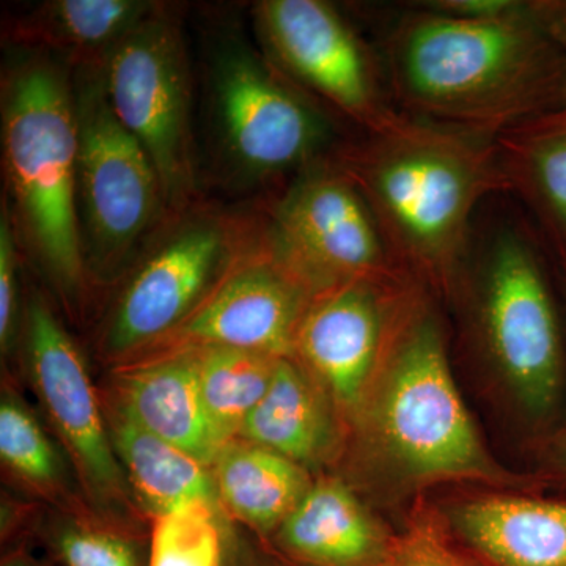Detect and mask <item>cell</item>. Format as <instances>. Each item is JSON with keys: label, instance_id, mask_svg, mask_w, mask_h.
I'll return each instance as SVG.
<instances>
[{"label": "cell", "instance_id": "cell-13", "mask_svg": "<svg viewBox=\"0 0 566 566\" xmlns=\"http://www.w3.org/2000/svg\"><path fill=\"white\" fill-rule=\"evenodd\" d=\"M422 296L415 279L338 283L312 297L293 359L340 415H359L401 324Z\"/></svg>", "mask_w": 566, "mask_h": 566}, {"label": "cell", "instance_id": "cell-21", "mask_svg": "<svg viewBox=\"0 0 566 566\" xmlns=\"http://www.w3.org/2000/svg\"><path fill=\"white\" fill-rule=\"evenodd\" d=\"M103 406L115 455L145 516L153 521L197 501L221 506L210 465L142 428L112 398Z\"/></svg>", "mask_w": 566, "mask_h": 566}, {"label": "cell", "instance_id": "cell-16", "mask_svg": "<svg viewBox=\"0 0 566 566\" xmlns=\"http://www.w3.org/2000/svg\"><path fill=\"white\" fill-rule=\"evenodd\" d=\"M390 536L344 480L324 475L268 543L293 566H378Z\"/></svg>", "mask_w": 566, "mask_h": 566}, {"label": "cell", "instance_id": "cell-15", "mask_svg": "<svg viewBox=\"0 0 566 566\" xmlns=\"http://www.w3.org/2000/svg\"><path fill=\"white\" fill-rule=\"evenodd\" d=\"M447 520L494 566H566V494H476L450 506Z\"/></svg>", "mask_w": 566, "mask_h": 566}, {"label": "cell", "instance_id": "cell-31", "mask_svg": "<svg viewBox=\"0 0 566 566\" xmlns=\"http://www.w3.org/2000/svg\"><path fill=\"white\" fill-rule=\"evenodd\" d=\"M542 476H545L547 485L566 490V427L557 430L547 441L546 471Z\"/></svg>", "mask_w": 566, "mask_h": 566}, {"label": "cell", "instance_id": "cell-9", "mask_svg": "<svg viewBox=\"0 0 566 566\" xmlns=\"http://www.w3.org/2000/svg\"><path fill=\"white\" fill-rule=\"evenodd\" d=\"M252 24L275 69L363 136L392 133L411 120L395 104L382 63L333 3L262 0L253 3Z\"/></svg>", "mask_w": 566, "mask_h": 566}, {"label": "cell", "instance_id": "cell-5", "mask_svg": "<svg viewBox=\"0 0 566 566\" xmlns=\"http://www.w3.org/2000/svg\"><path fill=\"white\" fill-rule=\"evenodd\" d=\"M356 417L376 455L406 482L471 480L521 491L547 486L542 475L513 474L491 455L458 390L444 331L423 294Z\"/></svg>", "mask_w": 566, "mask_h": 566}, {"label": "cell", "instance_id": "cell-22", "mask_svg": "<svg viewBox=\"0 0 566 566\" xmlns=\"http://www.w3.org/2000/svg\"><path fill=\"white\" fill-rule=\"evenodd\" d=\"M506 188L531 208L566 268V107L494 137Z\"/></svg>", "mask_w": 566, "mask_h": 566}, {"label": "cell", "instance_id": "cell-11", "mask_svg": "<svg viewBox=\"0 0 566 566\" xmlns=\"http://www.w3.org/2000/svg\"><path fill=\"white\" fill-rule=\"evenodd\" d=\"M479 324L495 367L524 411L553 420L564 401L566 357L556 303L534 245L515 230L488 241L480 263Z\"/></svg>", "mask_w": 566, "mask_h": 566}, {"label": "cell", "instance_id": "cell-32", "mask_svg": "<svg viewBox=\"0 0 566 566\" xmlns=\"http://www.w3.org/2000/svg\"><path fill=\"white\" fill-rule=\"evenodd\" d=\"M0 566H51L46 562L40 560L39 557L33 556L24 547H17V549L10 551L6 556L2 557Z\"/></svg>", "mask_w": 566, "mask_h": 566}, {"label": "cell", "instance_id": "cell-29", "mask_svg": "<svg viewBox=\"0 0 566 566\" xmlns=\"http://www.w3.org/2000/svg\"><path fill=\"white\" fill-rule=\"evenodd\" d=\"M222 566H293L279 556L266 539L227 517Z\"/></svg>", "mask_w": 566, "mask_h": 566}, {"label": "cell", "instance_id": "cell-12", "mask_svg": "<svg viewBox=\"0 0 566 566\" xmlns=\"http://www.w3.org/2000/svg\"><path fill=\"white\" fill-rule=\"evenodd\" d=\"M21 344L33 392L70 457L91 512L107 523L139 527L140 509L115 455L103 400L80 348L40 290L25 296Z\"/></svg>", "mask_w": 566, "mask_h": 566}, {"label": "cell", "instance_id": "cell-33", "mask_svg": "<svg viewBox=\"0 0 566 566\" xmlns=\"http://www.w3.org/2000/svg\"><path fill=\"white\" fill-rule=\"evenodd\" d=\"M566 107V63L564 73H562L560 82H558V88L556 93V99H554L553 109H565ZM551 109V111H553Z\"/></svg>", "mask_w": 566, "mask_h": 566}, {"label": "cell", "instance_id": "cell-19", "mask_svg": "<svg viewBox=\"0 0 566 566\" xmlns=\"http://www.w3.org/2000/svg\"><path fill=\"white\" fill-rule=\"evenodd\" d=\"M338 409L293 357L279 359L273 382L237 439L266 447L303 468H322L340 447Z\"/></svg>", "mask_w": 566, "mask_h": 566}, {"label": "cell", "instance_id": "cell-10", "mask_svg": "<svg viewBox=\"0 0 566 566\" xmlns=\"http://www.w3.org/2000/svg\"><path fill=\"white\" fill-rule=\"evenodd\" d=\"M253 205L268 245L315 294L359 279L411 277L395 260L374 212L334 156Z\"/></svg>", "mask_w": 566, "mask_h": 566}, {"label": "cell", "instance_id": "cell-25", "mask_svg": "<svg viewBox=\"0 0 566 566\" xmlns=\"http://www.w3.org/2000/svg\"><path fill=\"white\" fill-rule=\"evenodd\" d=\"M61 566H150V536L140 528L107 523L95 515H69L46 532Z\"/></svg>", "mask_w": 566, "mask_h": 566}, {"label": "cell", "instance_id": "cell-20", "mask_svg": "<svg viewBox=\"0 0 566 566\" xmlns=\"http://www.w3.org/2000/svg\"><path fill=\"white\" fill-rule=\"evenodd\" d=\"M222 512L270 539L311 490V471L266 447L229 442L210 465Z\"/></svg>", "mask_w": 566, "mask_h": 566}, {"label": "cell", "instance_id": "cell-27", "mask_svg": "<svg viewBox=\"0 0 566 566\" xmlns=\"http://www.w3.org/2000/svg\"><path fill=\"white\" fill-rule=\"evenodd\" d=\"M22 251L17 227L2 199L0 210V349L9 356L21 338L25 297L22 300Z\"/></svg>", "mask_w": 566, "mask_h": 566}, {"label": "cell", "instance_id": "cell-17", "mask_svg": "<svg viewBox=\"0 0 566 566\" xmlns=\"http://www.w3.org/2000/svg\"><path fill=\"white\" fill-rule=\"evenodd\" d=\"M109 398L151 434L203 464L219 455L202 403L193 352L114 367Z\"/></svg>", "mask_w": 566, "mask_h": 566}, {"label": "cell", "instance_id": "cell-2", "mask_svg": "<svg viewBox=\"0 0 566 566\" xmlns=\"http://www.w3.org/2000/svg\"><path fill=\"white\" fill-rule=\"evenodd\" d=\"M334 159L356 182L395 260L438 289L460 277L476 205L509 191L494 137L415 118L392 133L346 139Z\"/></svg>", "mask_w": 566, "mask_h": 566}, {"label": "cell", "instance_id": "cell-18", "mask_svg": "<svg viewBox=\"0 0 566 566\" xmlns=\"http://www.w3.org/2000/svg\"><path fill=\"white\" fill-rule=\"evenodd\" d=\"M159 2L48 0L7 21V46L44 52L70 69L102 66L107 55Z\"/></svg>", "mask_w": 566, "mask_h": 566}, {"label": "cell", "instance_id": "cell-14", "mask_svg": "<svg viewBox=\"0 0 566 566\" xmlns=\"http://www.w3.org/2000/svg\"><path fill=\"white\" fill-rule=\"evenodd\" d=\"M314 296L311 286L268 245L262 226L259 245L207 303L132 363L208 348L293 357L301 319Z\"/></svg>", "mask_w": 566, "mask_h": 566}, {"label": "cell", "instance_id": "cell-1", "mask_svg": "<svg viewBox=\"0 0 566 566\" xmlns=\"http://www.w3.org/2000/svg\"><path fill=\"white\" fill-rule=\"evenodd\" d=\"M565 63L524 18L521 0L495 18L416 7L390 29L382 59L405 115L490 137L553 109Z\"/></svg>", "mask_w": 566, "mask_h": 566}, {"label": "cell", "instance_id": "cell-7", "mask_svg": "<svg viewBox=\"0 0 566 566\" xmlns=\"http://www.w3.org/2000/svg\"><path fill=\"white\" fill-rule=\"evenodd\" d=\"M70 70L80 140L81 249L93 293L114 286L169 211L147 151L112 111L102 69Z\"/></svg>", "mask_w": 566, "mask_h": 566}, {"label": "cell", "instance_id": "cell-24", "mask_svg": "<svg viewBox=\"0 0 566 566\" xmlns=\"http://www.w3.org/2000/svg\"><path fill=\"white\" fill-rule=\"evenodd\" d=\"M0 460L11 479L43 501L70 513L82 505L74 501L69 468L57 447L28 405L7 389L0 400Z\"/></svg>", "mask_w": 566, "mask_h": 566}, {"label": "cell", "instance_id": "cell-23", "mask_svg": "<svg viewBox=\"0 0 566 566\" xmlns=\"http://www.w3.org/2000/svg\"><path fill=\"white\" fill-rule=\"evenodd\" d=\"M197 375L205 412L219 449L238 438L273 382L282 357L243 349H197Z\"/></svg>", "mask_w": 566, "mask_h": 566}, {"label": "cell", "instance_id": "cell-6", "mask_svg": "<svg viewBox=\"0 0 566 566\" xmlns=\"http://www.w3.org/2000/svg\"><path fill=\"white\" fill-rule=\"evenodd\" d=\"M260 240L255 205L233 207L202 197L170 212L114 283L96 335L104 363H132L169 337Z\"/></svg>", "mask_w": 566, "mask_h": 566}, {"label": "cell", "instance_id": "cell-4", "mask_svg": "<svg viewBox=\"0 0 566 566\" xmlns=\"http://www.w3.org/2000/svg\"><path fill=\"white\" fill-rule=\"evenodd\" d=\"M200 84L208 167L226 191L262 200L345 142L333 115L234 25L205 31Z\"/></svg>", "mask_w": 566, "mask_h": 566}, {"label": "cell", "instance_id": "cell-3", "mask_svg": "<svg viewBox=\"0 0 566 566\" xmlns=\"http://www.w3.org/2000/svg\"><path fill=\"white\" fill-rule=\"evenodd\" d=\"M2 70V167L22 251L69 316H84L92 289L77 216V120L71 70L44 52L9 46Z\"/></svg>", "mask_w": 566, "mask_h": 566}, {"label": "cell", "instance_id": "cell-26", "mask_svg": "<svg viewBox=\"0 0 566 566\" xmlns=\"http://www.w3.org/2000/svg\"><path fill=\"white\" fill-rule=\"evenodd\" d=\"M227 516L197 501L151 521L150 566H222Z\"/></svg>", "mask_w": 566, "mask_h": 566}, {"label": "cell", "instance_id": "cell-28", "mask_svg": "<svg viewBox=\"0 0 566 566\" xmlns=\"http://www.w3.org/2000/svg\"><path fill=\"white\" fill-rule=\"evenodd\" d=\"M378 566H475L458 553L449 536L430 516L415 517L398 535L390 536Z\"/></svg>", "mask_w": 566, "mask_h": 566}, {"label": "cell", "instance_id": "cell-30", "mask_svg": "<svg viewBox=\"0 0 566 566\" xmlns=\"http://www.w3.org/2000/svg\"><path fill=\"white\" fill-rule=\"evenodd\" d=\"M524 18L566 55V0H521Z\"/></svg>", "mask_w": 566, "mask_h": 566}, {"label": "cell", "instance_id": "cell-8", "mask_svg": "<svg viewBox=\"0 0 566 566\" xmlns=\"http://www.w3.org/2000/svg\"><path fill=\"white\" fill-rule=\"evenodd\" d=\"M99 69L112 111L158 172L169 214L202 199L196 74L180 7L159 2Z\"/></svg>", "mask_w": 566, "mask_h": 566}]
</instances>
